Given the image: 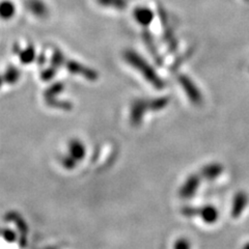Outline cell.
Returning a JSON list of instances; mask_svg holds the SVG:
<instances>
[{"mask_svg": "<svg viewBox=\"0 0 249 249\" xmlns=\"http://www.w3.org/2000/svg\"><path fill=\"white\" fill-rule=\"evenodd\" d=\"M142 38H143L145 45L147 46V48H149V50H150L151 54L153 55V57L155 58V61L157 62L158 65H162V58L160 56V54L158 53L157 49H156V46L154 44L152 36L149 33H147L146 30H144L143 34H142Z\"/></svg>", "mask_w": 249, "mask_h": 249, "instance_id": "cell-14", "label": "cell"}, {"mask_svg": "<svg viewBox=\"0 0 249 249\" xmlns=\"http://www.w3.org/2000/svg\"><path fill=\"white\" fill-rule=\"evenodd\" d=\"M182 214L187 218H193L198 216L197 207H184L182 209Z\"/></svg>", "mask_w": 249, "mask_h": 249, "instance_id": "cell-21", "label": "cell"}, {"mask_svg": "<svg viewBox=\"0 0 249 249\" xmlns=\"http://www.w3.org/2000/svg\"><path fill=\"white\" fill-rule=\"evenodd\" d=\"M146 111H151L150 100L136 99L131 104L130 108V123L133 127H138L142 123Z\"/></svg>", "mask_w": 249, "mask_h": 249, "instance_id": "cell-3", "label": "cell"}, {"mask_svg": "<svg viewBox=\"0 0 249 249\" xmlns=\"http://www.w3.org/2000/svg\"><path fill=\"white\" fill-rule=\"evenodd\" d=\"M3 237L6 241H9V242H14V241L17 239V235H16V233L11 230H4Z\"/></svg>", "mask_w": 249, "mask_h": 249, "instance_id": "cell-24", "label": "cell"}, {"mask_svg": "<svg viewBox=\"0 0 249 249\" xmlns=\"http://www.w3.org/2000/svg\"><path fill=\"white\" fill-rule=\"evenodd\" d=\"M246 1H249V0H246Z\"/></svg>", "mask_w": 249, "mask_h": 249, "instance_id": "cell-27", "label": "cell"}, {"mask_svg": "<svg viewBox=\"0 0 249 249\" xmlns=\"http://www.w3.org/2000/svg\"><path fill=\"white\" fill-rule=\"evenodd\" d=\"M222 171H223V166L220 164V163H210V164L205 165L200 169L199 176L200 178H205V180L213 181L221 176Z\"/></svg>", "mask_w": 249, "mask_h": 249, "instance_id": "cell-9", "label": "cell"}, {"mask_svg": "<svg viewBox=\"0 0 249 249\" xmlns=\"http://www.w3.org/2000/svg\"><path fill=\"white\" fill-rule=\"evenodd\" d=\"M55 73H56V69H54L53 67H50L42 72L41 78L44 81H49L54 76H55Z\"/></svg>", "mask_w": 249, "mask_h": 249, "instance_id": "cell-23", "label": "cell"}, {"mask_svg": "<svg viewBox=\"0 0 249 249\" xmlns=\"http://www.w3.org/2000/svg\"><path fill=\"white\" fill-rule=\"evenodd\" d=\"M197 217H200L202 221L208 224H213L219 218V212H218V210L214 206L206 205L204 207L198 208Z\"/></svg>", "mask_w": 249, "mask_h": 249, "instance_id": "cell-11", "label": "cell"}, {"mask_svg": "<svg viewBox=\"0 0 249 249\" xmlns=\"http://www.w3.org/2000/svg\"><path fill=\"white\" fill-rule=\"evenodd\" d=\"M178 81L180 83L181 88L184 89L186 96L188 97L192 104L196 106L202 104V102H204V98H202L201 92L197 89L196 83H194L188 76H186L184 74L178 75Z\"/></svg>", "mask_w": 249, "mask_h": 249, "instance_id": "cell-2", "label": "cell"}, {"mask_svg": "<svg viewBox=\"0 0 249 249\" xmlns=\"http://www.w3.org/2000/svg\"><path fill=\"white\" fill-rule=\"evenodd\" d=\"M174 249H191V244L188 239L180 238L175 242Z\"/></svg>", "mask_w": 249, "mask_h": 249, "instance_id": "cell-22", "label": "cell"}, {"mask_svg": "<svg viewBox=\"0 0 249 249\" xmlns=\"http://www.w3.org/2000/svg\"><path fill=\"white\" fill-rule=\"evenodd\" d=\"M20 76H21V72L19 70L14 66H10L6 69L5 73L2 75L3 82H5L6 84L13 85L20 79Z\"/></svg>", "mask_w": 249, "mask_h": 249, "instance_id": "cell-16", "label": "cell"}, {"mask_svg": "<svg viewBox=\"0 0 249 249\" xmlns=\"http://www.w3.org/2000/svg\"><path fill=\"white\" fill-rule=\"evenodd\" d=\"M248 204V196L245 192H238L235 197L232 199V204H231V216L232 218H239L242 213L244 212V210Z\"/></svg>", "mask_w": 249, "mask_h": 249, "instance_id": "cell-7", "label": "cell"}, {"mask_svg": "<svg viewBox=\"0 0 249 249\" xmlns=\"http://www.w3.org/2000/svg\"><path fill=\"white\" fill-rule=\"evenodd\" d=\"M65 89V85L62 84V82H56L54 83L52 85H50V87L46 89L45 93H44V97L45 99H51V98H54L55 96L59 95V93L64 90Z\"/></svg>", "mask_w": 249, "mask_h": 249, "instance_id": "cell-18", "label": "cell"}, {"mask_svg": "<svg viewBox=\"0 0 249 249\" xmlns=\"http://www.w3.org/2000/svg\"><path fill=\"white\" fill-rule=\"evenodd\" d=\"M134 19L140 26L147 27L154 20V13L146 6H136L133 11Z\"/></svg>", "mask_w": 249, "mask_h": 249, "instance_id": "cell-8", "label": "cell"}, {"mask_svg": "<svg viewBox=\"0 0 249 249\" xmlns=\"http://www.w3.org/2000/svg\"><path fill=\"white\" fill-rule=\"evenodd\" d=\"M97 3L103 7H112L116 11H124L128 6L127 0H96Z\"/></svg>", "mask_w": 249, "mask_h": 249, "instance_id": "cell-15", "label": "cell"}, {"mask_svg": "<svg viewBox=\"0 0 249 249\" xmlns=\"http://www.w3.org/2000/svg\"><path fill=\"white\" fill-rule=\"evenodd\" d=\"M77 163L78 162L74 158H72L71 156H69V155L65 156V157L61 159V165L64 166V168H66L68 170L74 169L76 167V165H77Z\"/></svg>", "mask_w": 249, "mask_h": 249, "instance_id": "cell-20", "label": "cell"}, {"mask_svg": "<svg viewBox=\"0 0 249 249\" xmlns=\"http://www.w3.org/2000/svg\"><path fill=\"white\" fill-rule=\"evenodd\" d=\"M16 15V5L11 0H2L0 1V19L9 21Z\"/></svg>", "mask_w": 249, "mask_h": 249, "instance_id": "cell-13", "label": "cell"}, {"mask_svg": "<svg viewBox=\"0 0 249 249\" xmlns=\"http://www.w3.org/2000/svg\"><path fill=\"white\" fill-rule=\"evenodd\" d=\"M7 220H11L14 221L16 223V225L18 227L19 231L21 232V245L24 246L26 245V235H27V225L26 222L23 220V218L18 215V214H15V213H11L10 215H7L6 217Z\"/></svg>", "mask_w": 249, "mask_h": 249, "instance_id": "cell-12", "label": "cell"}, {"mask_svg": "<svg viewBox=\"0 0 249 249\" xmlns=\"http://www.w3.org/2000/svg\"><path fill=\"white\" fill-rule=\"evenodd\" d=\"M26 9L37 19H46L49 16V9L43 0H26Z\"/></svg>", "mask_w": 249, "mask_h": 249, "instance_id": "cell-6", "label": "cell"}, {"mask_svg": "<svg viewBox=\"0 0 249 249\" xmlns=\"http://www.w3.org/2000/svg\"><path fill=\"white\" fill-rule=\"evenodd\" d=\"M199 185H200V176L196 174L190 175L186 178V181L182 185L180 191H178V194H180V196L182 198H185V199L191 198L196 196Z\"/></svg>", "mask_w": 249, "mask_h": 249, "instance_id": "cell-5", "label": "cell"}, {"mask_svg": "<svg viewBox=\"0 0 249 249\" xmlns=\"http://www.w3.org/2000/svg\"><path fill=\"white\" fill-rule=\"evenodd\" d=\"M243 249H249V242H248V243H246V244L244 245Z\"/></svg>", "mask_w": 249, "mask_h": 249, "instance_id": "cell-26", "label": "cell"}, {"mask_svg": "<svg viewBox=\"0 0 249 249\" xmlns=\"http://www.w3.org/2000/svg\"><path fill=\"white\" fill-rule=\"evenodd\" d=\"M20 60L23 65H28L36 59V49L34 46H28L24 50H21L19 53Z\"/></svg>", "mask_w": 249, "mask_h": 249, "instance_id": "cell-17", "label": "cell"}, {"mask_svg": "<svg viewBox=\"0 0 249 249\" xmlns=\"http://www.w3.org/2000/svg\"><path fill=\"white\" fill-rule=\"evenodd\" d=\"M87 155V147L79 139H71L69 142V156H71L77 162L84 159Z\"/></svg>", "mask_w": 249, "mask_h": 249, "instance_id": "cell-10", "label": "cell"}, {"mask_svg": "<svg viewBox=\"0 0 249 249\" xmlns=\"http://www.w3.org/2000/svg\"><path fill=\"white\" fill-rule=\"evenodd\" d=\"M64 66L71 74L81 76V77L85 78L87 80L96 81L99 78V74L97 73V71L80 64V62H78V61H75L72 59H66V62Z\"/></svg>", "mask_w": 249, "mask_h": 249, "instance_id": "cell-4", "label": "cell"}, {"mask_svg": "<svg viewBox=\"0 0 249 249\" xmlns=\"http://www.w3.org/2000/svg\"><path fill=\"white\" fill-rule=\"evenodd\" d=\"M66 57L64 55V53H62L59 49H55L53 52V55L51 58V67H53L54 69H59L61 66L65 65L66 62Z\"/></svg>", "mask_w": 249, "mask_h": 249, "instance_id": "cell-19", "label": "cell"}, {"mask_svg": "<svg viewBox=\"0 0 249 249\" xmlns=\"http://www.w3.org/2000/svg\"><path fill=\"white\" fill-rule=\"evenodd\" d=\"M123 57L128 65L142 74L144 79L152 84L155 89H164L165 83L162 80V78L159 77L157 72L155 71V69L142 56H140L137 52L127 49L126 51H124Z\"/></svg>", "mask_w": 249, "mask_h": 249, "instance_id": "cell-1", "label": "cell"}, {"mask_svg": "<svg viewBox=\"0 0 249 249\" xmlns=\"http://www.w3.org/2000/svg\"><path fill=\"white\" fill-rule=\"evenodd\" d=\"M2 84H3V78L2 76H0V88L2 87Z\"/></svg>", "mask_w": 249, "mask_h": 249, "instance_id": "cell-25", "label": "cell"}]
</instances>
